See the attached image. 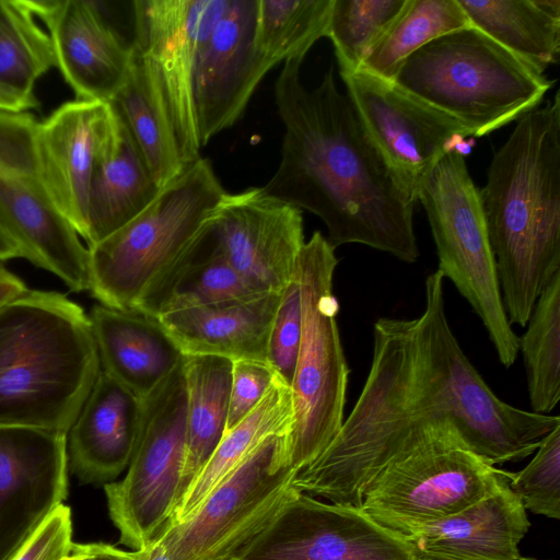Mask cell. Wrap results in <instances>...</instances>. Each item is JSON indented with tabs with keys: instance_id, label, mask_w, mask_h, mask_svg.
Instances as JSON below:
<instances>
[{
	"instance_id": "obj_1",
	"label": "cell",
	"mask_w": 560,
	"mask_h": 560,
	"mask_svg": "<svg viewBox=\"0 0 560 560\" xmlns=\"http://www.w3.org/2000/svg\"><path fill=\"white\" fill-rule=\"evenodd\" d=\"M444 280L439 269L425 278L420 316L374 323L361 394L327 450L295 475V490L361 508L370 482L428 425L451 423L471 452L494 466L532 455L560 424L558 416L514 407L493 393L451 329Z\"/></svg>"
},
{
	"instance_id": "obj_2",
	"label": "cell",
	"mask_w": 560,
	"mask_h": 560,
	"mask_svg": "<svg viewBox=\"0 0 560 560\" xmlns=\"http://www.w3.org/2000/svg\"><path fill=\"white\" fill-rule=\"evenodd\" d=\"M303 60H287L275 85L284 136L278 170L262 190L317 215L335 249L357 243L416 262V201L338 90L334 67L310 91L300 79Z\"/></svg>"
},
{
	"instance_id": "obj_3",
	"label": "cell",
	"mask_w": 560,
	"mask_h": 560,
	"mask_svg": "<svg viewBox=\"0 0 560 560\" xmlns=\"http://www.w3.org/2000/svg\"><path fill=\"white\" fill-rule=\"evenodd\" d=\"M479 191L508 320L525 327L560 271L559 92L518 119Z\"/></svg>"
},
{
	"instance_id": "obj_4",
	"label": "cell",
	"mask_w": 560,
	"mask_h": 560,
	"mask_svg": "<svg viewBox=\"0 0 560 560\" xmlns=\"http://www.w3.org/2000/svg\"><path fill=\"white\" fill-rule=\"evenodd\" d=\"M101 371L89 315L27 290L0 308V427L67 435Z\"/></svg>"
},
{
	"instance_id": "obj_5",
	"label": "cell",
	"mask_w": 560,
	"mask_h": 560,
	"mask_svg": "<svg viewBox=\"0 0 560 560\" xmlns=\"http://www.w3.org/2000/svg\"><path fill=\"white\" fill-rule=\"evenodd\" d=\"M393 82L486 136L537 108L553 82L474 26L442 35L411 54Z\"/></svg>"
},
{
	"instance_id": "obj_6",
	"label": "cell",
	"mask_w": 560,
	"mask_h": 560,
	"mask_svg": "<svg viewBox=\"0 0 560 560\" xmlns=\"http://www.w3.org/2000/svg\"><path fill=\"white\" fill-rule=\"evenodd\" d=\"M337 265L335 248L315 231L294 267L301 292L302 336L290 386L292 420L287 457L296 474L327 450L343 423L350 370L336 320L339 304L332 280Z\"/></svg>"
},
{
	"instance_id": "obj_7",
	"label": "cell",
	"mask_w": 560,
	"mask_h": 560,
	"mask_svg": "<svg viewBox=\"0 0 560 560\" xmlns=\"http://www.w3.org/2000/svg\"><path fill=\"white\" fill-rule=\"evenodd\" d=\"M225 192L209 160L186 165L141 213L88 247L91 294L104 306L131 312L214 215Z\"/></svg>"
},
{
	"instance_id": "obj_8",
	"label": "cell",
	"mask_w": 560,
	"mask_h": 560,
	"mask_svg": "<svg viewBox=\"0 0 560 560\" xmlns=\"http://www.w3.org/2000/svg\"><path fill=\"white\" fill-rule=\"evenodd\" d=\"M505 472L471 452L451 423L428 425L370 482L361 509L406 540L491 493Z\"/></svg>"
},
{
	"instance_id": "obj_9",
	"label": "cell",
	"mask_w": 560,
	"mask_h": 560,
	"mask_svg": "<svg viewBox=\"0 0 560 560\" xmlns=\"http://www.w3.org/2000/svg\"><path fill=\"white\" fill-rule=\"evenodd\" d=\"M435 243L439 270L481 319L501 364L509 369L520 352V337L502 302L480 191L465 154L441 159L419 189Z\"/></svg>"
},
{
	"instance_id": "obj_10",
	"label": "cell",
	"mask_w": 560,
	"mask_h": 560,
	"mask_svg": "<svg viewBox=\"0 0 560 560\" xmlns=\"http://www.w3.org/2000/svg\"><path fill=\"white\" fill-rule=\"evenodd\" d=\"M287 432L266 438L185 520L154 539L172 560H236L295 490Z\"/></svg>"
},
{
	"instance_id": "obj_11",
	"label": "cell",
	"mask_w": 560,
	"mask_h": 560,
	"mask_svg": "<svg viewBox=\"0 0 560 560\" xmlns=\"http://www.w3.org/2000/svg\"><path fill=\"white\" fill-rule=\"evenodd\" d=\"M184 361L141 399L136 450L120 481L104 485L108 514L119 542L132 550L149 545L173 514L186 456Z\"/></svg>"
},
{
	"instance_id": "obj_12",
	"label": "cell",
	"mask_w": 560,
	"mask_h": 560,
	"mask_svg": "<svg viewBox=\"0 0 560 560\" xmlns=\"http://www.w3.org/2000/svg\"><path fill=\"white\" fill-rule=\"evenodd\" d=\"M31 113L0 112V224L22 258L72 292L90 289L89 249L58 212L40 179Z\"/></svg>"
},
{
	"instance_id": "obj_13",
	"label": "cell",
	"mask_w": 560,
	"mask_h": 560,
	"mask_svg": "<svg viewBox=\"0 0 560 560\" xmlns=\"http://www.w3.org/2000/svg\"><path fill=\"white\" fill-rule=\"evenodd\" d=\"M369 138L405 191L417 201L423 182L443 156L466 154L471 132L387 81L363 70L340 73Z\"/></svg>"
},
{
	"instance_id": "obj_14",
	"label": "cell",
	"mask_w": 560,
	"mask_h": 560,
	"mask_svg": "<svg viewBox=\"0 0 560 560\" xmlns=\"http://www.w3.org/2000/svg\"><path fill=\"white\" fill-rule=\"evenodd\" d=\"M229 0L132 1V48L151 65L174 130L183 164L201 158L194 79L197 54Z\"/></svg>"
},
{
	"instance_id": "obj_15",
	"label": "cell",
	"mask_w": 560,
	"mask_h": 560,
	"mask_svg": "<svg viewBox=\"0 0 560 560\" xmlns=\"http://www.w3.org/2000/svg\"><path fill=\"white\" fill-rule=\"evenodd\" d=\"M236 560H415L409 544L361 508L294 490Z\"/></svg>"
},
{
	"instance_id": "obj_16",
	"label": "cell",
	"mask_w": 560,
	"mask_h": 560,
	"mask_svg": "<svg viewBox=\"0 0 560 560\" xmlns=\"http://www.w3.org/2000/svg\"><path fill=\"white\" fill-rule=\"evenodd\" d=\"M68 493L67 435L0 427V560H11Z\"/></svg>"
},
{
	"instance_id": "obj_17",
	"label": "cell",
	"mask_w": 560,
	"mask_h": 560,
	"mask_svg": "<svg viewBox=\"0 0 560 560\" xmlns=\"http://www.w3.org/2000/svg\"><path fill=\"white\" fill-rule=\"evenodd\" d=\"M257 0H229L199 47L194 105L199 143L233 126L271 69L256 47Z\"/></svg>"
},
{
	"instance_id": "obj_18",
	"label": "cell",
	"mask_w": 560,
	"mask_h": 560,
	"mask_svg": "<svg viewBox=\"0 0 560 560\" xmlns=\"http://www.w3.org/2000/svg\"><path fill=\"white\" fill-rule=\"evenodd\" d=\"M231 266L258 293H281L305 243L300 209L261 187L225 192L213 217Z\"/></svg>"
},
{
	"instance_id": "obj_19",
	"label": "cell",
	"mask_w": 560,
	"mask_h": 560,
	"mask_svg": "<svg viewBox=\"0 0 560 560\" xmlns=\"http://www.w3.org/2000/svg\"><path fill=\"white\" fill-rule=\"evenodd\" d=\"M33 3L51 37L56 67L77 100L110 102L127 81L133 48L112 26L101 2Z\"/></svg>"
},
{
	"instance_id": "obj_20",
	"label": "cell",
	"mask_w": 560,
	"mask_h": 560,
	"mask_svg": "<svg viewBox=\"0 0 560 560\" xmlns=\"http://www.w3.org/2000/svg\"><path fill=\"white\" fill-rule=\"evenodd\" d=\"M109 109V102H66L38 121L35 131L44 187L58 212L84 241L91 178Z\"/></svg>"
},
{
	"instance_id": "obj_21",
	"label": "cell",
	"mask_w": 560,
	"mask_h": 560,
	"mask_svg": "<svg viewBox=\"0 0 560 560\" xmlns=\"http://www.w3.org/2000/svg\"><path fill=\"white\" fill-rule=\"evenodd\" d=\"M141 399L104 371L67 434L68 464L82 482H110L129 465L138 442Z\"/></svg>"
},
{
	"instance_id": "obj_22",
	"label": "cell",
	"mask_w": 560,
	"mask_h": 560,
	"mask_svg": "<svg viewBox=\"0 0 560 560\" xmlns=\"http://www.w3.org/2000/svg\"><path fill=\"white\" fill-rule=\"evenodd\" d=\"M529 526L505 472L491 493L406 541L415 560H520Z\"/></svg>"
},
{
	"instance_id": "obj_23",
	"label": "cell",
	"mask_w": 560,
	"mask_h": 560,
	"mask_svg": "<svg viewBox=\"0 0 560 560\" xmlns=\"http://www.w3.org/2000/svg\"><path fill=\"white\" fill-rule=\"evenodd\" d=\"M281 293L220 301L167 313L156 319L184 355L266 362Z\"/></svg>"
},
{
	"instance_id": "obj_24",
	"label": "cell",
	"mask_w": 560,
	"mask_h": 560,
	"mask_svg": "<svg viewBox=\"0 0 560 560\" xmlns=\"http://www.w3.org/2000/svg\"><path fill=\"white\" fill-rule=\"evenodd\" d=\"M107 125L97 148L88 207V247L141 213L159 195L124 119L109 102Z\"/></svg>"
},
{
	"instance_id": "obj_25",
	"label": "cell",
	"mask_w": 560,
	"mask_h": 560,
	"mask_svg": "<svg viewBox=\"0 0 560 560\" xmlns=\"http://www.w3.org/2000/svg\"><path fill=\"white\" fill-rule=\"evenodd\" d=\"M101 370L139 399L150 395L185 355L156 318L97 304L89 314Z\"/></svg>"
},
{
	"instance_id": "obj_26",
	"label": "cell",
	"mask_w": 560,
	"mask_h": 560,
	"mask_svg": "<svg viewBox=\"0 0 560 560\" xmlns=\"http://www.w3.org/2000/svg\"><path fill=\"white\" fill-rule=\"evenodd\" d=\"M213 217L188 247L152 281L131 312L159 318L175 311L262 294L255 291L228 261Z\"/></svg>"
},
{
	"instance_id": "obj_27",
	"label": "cell",
	"mask_w": 560,
	"mask_h": 560,
	"mask_svg": "<svg viewBox=\"0 0 560 560\" xmlns=\"http://www.w3.org/2000/svg\"><path fill=\"white\" fill-rule=\"evenodd\" d=\"M471 26L540 73L558 62L560 0H458Z\"/></svg>"
},
{
	"instance_id": "obj_28",
	"label": "cell",
	"mask_w": 560,
	"mask_h": 560,
	"mask_svg": "<svg viewBox=\"0 0 560 560\" xmlns=\"http://www.w3.org/2000/svg\"><path fill=\"white\" fill-rule=\"evenodd\" d=\"M183 366L186 382V456L179 501L225 433L233 362L215 355H185Z\"/></svg>"
},
{
	"instance_id": "obj_29",
	"label": "cell",
	"mask_w": 560,
	"mask_h": 560,
	"mask_svg": "<svg viewBox=\"0 0 560 560\" xmlns=\"http://www.w3.org/2000/svg\"><path fill=\"white\" fill-rule=\"evenodd\" d=\"M124 119L154 182L162 189L185 165L155 74L133 50L127 81L110 101Z\"/></svg>"
},
{
	"instance_id": "obj_30",
	"label": "cell",
	"mask_w": 560,
	"mask_h": 560,
	"mask_svg": "<svg viewBox=\"0 0 560 560\" xmlns=\"http://www.w3.org/2000/svg\"><path fill=\"white\" fill-rule=\"evenodd\" d=\"M291 420L290 387L276 375L254 410L224 433L209 462L178 502L165 525L178 523L189 516L266 438L288 433Z\"/></svg>"
},
{
	"instance_id": "obj_31",
	"label": "cell",
	"mask_w": 560,
	"mask_h": 560,
	"mask_svg": "<svg viewBox=\"0 0 560 560\" xmlns=\"http://www.w3.org/2000/svg\"><path fill=\"white\" fill-rule=\"evenodd\" d=\"M471 26L458 0H407L358 70L393 81L404 61L447 33Z\"/></svg>"
},
{
	"instance_id": "obj_32",
	"label": "cell",
	"mask_w": 560,
	"mask_h": 560,
	"mask_svg": "<svg viewBox=\"0 0 560 560\" xmlns=\"http://www.w3.org/2000/svg\"><path fill=\"white\" fill-rule=\"evenodd\" d=\"M520 351L533 412L548 415L560 400V271L537 299Z\"/></svg>"
},
{
	"instance_id": "obj_33",
	"label": "cell",
	"mask_w": 560,
	"mask_h": 560,
	"mask_svg": "<svg viewBox=\"0 0 560 560\" xmlns=\"http://www.w3.org/2000/svg\"><path fill=\"white\" fill-rule=\"evenodd\" d=\"M52 67V40L33 0H0V81L34 93L36 81Z\"/></svg>"
},
{
	"instance_id": "obj_34",
	"label": "cell",
	"mask_w": 560,
	"mask_h": 560,
	"mask_svg": "<svg viewBox=\"0 0 560 560\" xmlns=\"http://www.w3.org/2000/svg\"><path fill=\"white\" fill-rule=\"evenodd\" d=\"M334 0H257L256 47L272 68L327 37Z\"/></svg>"
},
{
	"instance_id": "obj_35",
	"label": "cell",
	"mask_w": 560,
	"mask_h": 560,
	"mask_svg": "<svg viewBox=\"0 0 560 560\" xmlns=\"http://www.w3.org/2000/svg\"><path fill=\"white\" fill-rule=\"evenodd\" d=\"M407 0H334L327 37L340 73L357 71Z\"/></svg>"
},
{
	"instance_id": "obj_36",
	"label": "cell",
	"mask_w": 560,
	"mask_h": 560,
	"mask_svg": "<svg viewBox=\"0 0 560 560\" xmlns=\"http://www.w3.org/2000/svg\"><path fill=\"white\" fill-rule=\"evenodd\" d=\"M510 489L532 513L560 518V424L539 442L535 456L517 472L506 471Z\"/></svg>"
},
{
	"instance_id": "obj_37",
	"label": "cell",
	"mask_w": 560,
	"mask_h": 560,
	"mask_svg": "<svg viewBox=\"0 0 560 560\" xmlns=\"http://www.w3.org/2000/svg\"><path fill=\"white\" fill-rule=\"evenodd\" d=\"M302 336V306L299 281L293 273L281 293L272 320L266 362L276 375L291 386Z\"/></svg>"
},
{
	"instance_id": "obj_38",
	"label": "cell",
	"mask_w": 560,
	"mask_h": 560,
	"mask_svg": "<svg viewBox=\"0 0 560 560\" xmlns=\"http://www.w3.org/2000/svg\"><path fill=\"white\" fill-rule=\"evenodd\" d=\"M232 362L225 432L254 410L276 377V373L265 361L237 360Z\"/></svg>"
},
{
	"instance_id": "obj_39",
	"label": "cell",
	"mask_w": 560,
	"mask_h": 560,
	"mask_svg": "<svg viewBox=\"0 0 560 560\" xmlns=\"http://www.w3.org/2000/svg\"><path fill=\"white\" fill-rule=\"evenodd\" d=\"M72 516L66 504L58 505L11 560H63L72 551Z\"/></svg>"
},
{
	"instance_id": "obj_40",
	"label": "cell",
	"mask_w": 560,
	"mask_h": 560,
	"mask_svg": "<svg viewBox=\"0 0 560 560\" xmlns=\"http://www.w3.org/2000/svg\"><path fill=\"white\" fill-rule=\"evenodd\" d=\"M39 106L34 93L20 91L0 81V112L30 113Z\"/></svg>"
},
{
	"instance_id": "obj_41",
	"label": "cell",
	"mask_w": 560,
	"mask_h": 560,
	"mask_svg": "<svg viewBox=\"0 0 560 560\" xmlns=\"http://www.w3.org/2000/svg\"><path fill=\"white\" fill-rule=\"evenodd\" d=\"M27 290L25 282L0 261V308Z\"/></svg>"
},
{
	"instance_id": "obj_42",
	"label": "cell",
	"mask_w": 560,
	"mask_h": 560,
	"mask_svg": "<svg viewBox=\"0 0 560 560\" xmlns=\"http://www.w3.org/2000/svg\"><path fill=\"white\" fill-rule=\"evenodd\" d=\"M84 549L81 560H138L136 550L125 551L105 542L84 544Z\"/></svg>"
},
{
	"instance_id": "obj_43",
	"label": "cell",
	"mask_w": 560,
	"mask_h": 560,
	"mask_svg": "<svg viewBox=\"0 0 560 560\" xmlns=\"http://www.w3.org/2000/svg\"><path fill=\"white\" fill-rule=\"evenodd\" d=\"M22 258L21 249L12 236L0 224V261Z\"/></svg>"
},
{
	"instance_id": "obj_44",
	"label": "cell",
	"mask_w": 560,
	"mask_h": 560,
	"mask_svg": "<svg viewBox=\"0 0 560 560\" xmlns=\"http://www.w3.org/2000/svg\"><path fill=\"white\" fill-rule=\"evenodd\" d=\"M136 551L138 560H172L164 546L158 539H153L144 548Z\"/></svg>"
},
{
	"instance_id": "obj_45",
	"label": "cell",
	"mask_w": 560,
	"mask_h": 560,
	"mask_svg": "<svg viewBox=\"0 0 560 560\" xmlns=\"http://www.w3.org/2000/svg\"><path fill=\"white\" fill-rule=\"evenodd\" d=\"M85 553L84 544L73 542L71 555L63 560H81Z\"/></svg>"
},
{
	"instance_id": "obj_46",
	"label": "cell",
	"mask_w": 560,
	"mask_h": 560,
	"mask_svg": "<svg viewBox=\"0 0 560 560\" xmlns=\"http://www.w3.org/2000/svg\"><path fill=\"white\" fill-rule=\"evenodd\" d=\"M520 560H535V559H529V558H521Z\"/></svg>"
}]
</instances>
